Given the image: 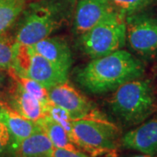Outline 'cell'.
Here are the masks:
<instances>
[{
    "mask_svg": "<svg viewBox=\"0 0 157 157\" xmlns=\"http://www.w3.org/2000/svg\"><path fill=\"white\" fill-rule=\"evenodd\" d=\"M142 61L122 49L93 60L79 68L75 78L78 85L93 94L116 90L121 85L143 76Z\"/></svg>",
    "mask_w": 157,
    "mask_h": 157,
    "instance_id": "cell-1",
    "label": "cell"
},
{
    "mask_svg": "<svg viewBox=\"0 0 157 157\" xmlns=\"http://www.w3.org/2000/svg\"><path fill=\"white\" fill-rule=\"evenodd\" d=\"M74 0H40L29 5L16 43L33 45L59 28L69 16Z\"/></svg>",
    "mask_w": 157,
    "mask_h": 157,
    "instance_id": "cell-2",
    "label": "cell"
},
{
    "mask_svg": "<svg viewBox=\"0 0 157 157\" xmlns=\"http://www.w3.org/2000/svg\"><path fill=\"white\" fill-rule=\"evenodd\" d=\"M111 109L124 123H142L156 111V97L153 85L148 79L141 78L130 80L114 90Z\"/></svg>",
    "mask_w": 157,
    "mask_h": 157,
    "instance_id": "cell-3",
    "label": "cell"
},
{
    "mask_svg": "<svg viewBox=\"0 0 157 157\" xmlns=\"http://www.w3.org/2000/svg\"><path fill=\"white\" fill-rule=\"evenodd\" d=\"M127 42L126 17L112 9L89 31L81 35L79 44L92 59L121 50Z\"/></svg>",
    "mask_w": 157,
    "mask_h": 157,
    "instance_id": "cell-4",
    "label": "cell"
},
{
    "mask_svg": "<svg viewBox=\"0 0 157 157\" xmlns=\"http://www.w3.org/2000/svg\"><path fill=\"white\" fill-rule=\"evenodd\" d=\"M73 141L94 156L115 154L120 130L105 118H88L72 121Z\"/></svg>",
    "mask_w": 157,
    "mask_h": 157,
    "instance_id": "cell-5",
    "label": "cell"
},
{
    "mask_svg": "<svg viewBox=\"0 0 157 157\" xmlns=\"http://www.w3.org/2000/svg\"><path fill=\"white\" fill-rule=\"evenodd\" d=\"M11 75L32 78L46 89L67 81L68 73L57 67L35 52L32 45L14 44V59Z\"/></svg>",
    "mask_w": 157,
    "mask_h": 157,
    "instance_id": "cell-6",
    "label": "cell"
},
{
    "mask_svg": "<svg viewBox=\"0 0 157 157\" xmlns=\"http://www.w3.org/2000/svg\"><path fill=\"white\" fill-rule=\"evenodd\" d=\"M127 42L138 56L150 59L157 55V15L142 11L126 16Z\"/></svg>",
    "mask_w": 157,
    "mask_h": 157,
    "instance_id": "cell-7",
    "label": "cell"
},
{
    "mask_svg": "<svg viewBox=\"0 0 157 157\" xmlns=\"http://www.w3.org/2000/svg\"><path fill=\"white\" fill-rule=\"evenodd\" d=\"M48 95L50 101L66 110L73 121L91 117L96 111L92 103L67 81L51 87Z\"/></svg>",
    "mask_w": 157,
    "mask_h": 157,
    "instance_id": "cell-8",
    "label": "cell"
},
{
    "mask_svg": "<svg viewBox=\"0 0 157 157\" xmlns=\"http://www.w3.org/2000/svg\"><path fill=\"white\" fill-rule=\"evenodd\" d=\"M121 144L128 149L157 155V116L126 133L121 138Z\"/></svg>",
    "mask_w": 157,
    "mask_h": 157,
    "instance_id": "cell-9",
    "label": "cell"
},
{
    "mask_svg": "<svg viewBox=\"0 0 157 157\" xmlns=\"http://www.w3.org/2000/svg\"><path fill=\"white\" fill-rule=\"evenodd\" d=\"M110 0H78L75 10L74 28L82 35L112 10Z\"/></svg>",
    "mask_w": 157,
    "mask_h": 157,
    "instance_id": "cell-10",
    "label": "cell"
},
{
    "mask_svg": "<svg viewBox=\"0 0 157 157\" xmlns=\"http://www.w3.org/2000/svg\"><path fill=\"white\" fill-rule=\"evenodd\" d=\"M35 52L57 67L67 73L73 64L72 53L67 43L59 38H45L32 45Z\"/></svg>",
    "mask_w": 157,
    "mask_h": 157,
    "instance_id": "cell-11",
    "label": "cell"
},
{
    "mask_svg": "<svg viewBox=\"0 0 157 157\" xmlns=\"http://www.w3.org/2000/svg\"><path fill=\"white\" fill-rule=\"evenodd\" d=\"M4 121L13 140V144L17 148L23 140L34 133L40 131L36 121L23 117L13 109L6 107L4 113Z\"/></svg>",
    "mask_w": 157,
    "mask_h": 157,
    "instance_id": "cell-12",
    "label": "cell"
},
{
    "mask_svg": "<svg viewBox=\"0 0 157 157\" xmlns=\"http://www.w3.org/2000/svg\"><path fill=\"white\" fill-rule=\"evenodd\" d=\"M11 103L14 111L33 121H37L45 116L41 103L24 90L17 81L12 92Z\"/></svg>",
    "mask_w": 157,
    "mask_h": 157,
    "instance_id": "cell-13",
    "label": "cell"
},
{
    "mask_svg": "<svg viewBox=\"0 0 157 157\" xmlns=\"http://www.w3.org/2000/svg\"><path fill=\"white\" fill-rule=\"evenodd\" d=\"M54 146L41 130L24 140L18 147L21 157H52Z\"/></svg>",
    "mask_w": 157,
    "mask_h": 157,
    "instance_id": "cell-14",
    "label": "cell"
},
{
    "mask_svg": "<svg viewBox=\"0 0 157 157\" xmlns=\"http://www.w3.org/2000/svg\"><path fill=\"white\" fill-rule=\"evenodd\" d=\"M36 122L40 130L50 139L54 147L63 148L69 151H79L78 147L73 144L70 140L67 131L52 118L45 115Z\"/></svg>",
    "mask_w": 157,
    "mask_h": 157,
    "instance_id": "cell-15",
    "label": "cell"
},
{
    "mask_svg": "<svg viewBox=\"0 0 157 157\" xmlns=\"http://www.w3.org/2000/svg\"><path fill=\"white\" fill-rule=\"evenodd\" d=\"M24 6L25 0H0V35L15 22Z\"/></svg>",
    "mask_w": 157,
    "mask_h": 157,
    "instance_id": "cell-16",
    "label": "cell"
},
{
    "mask_svg": "<svg viewBox=\"0 0 157 157\" xmlns=\"http://www.w3.org/2000/svg\"><path fill=\"white\" fill-rule=\"evenodd\" d=\"M110 4L113 10L126 17L156 6L157 0H110Z\"/></svg>",
    "mask_w": 157,
    "mask_h": 157,
    "instance_id": "cell-17",
    "label": "cell"
},
{
    "mask_svg": "<svg viewBox=\"0 0 157 157\" xmlns=\"http://www.w3.org/2000/svg\"><path fill=\"white\" fill-rule=\"evenodd\" d=\"M45 115H47L59 123L67 133L70 140L73 139V128H72V119L70 118L68 113L60 107L55 105L52 101H49L43 107ZM73 142V141H72Z\"/></svg>",
    "mask_w": 157,
    "mask_h": 157,
    "instance_id": "cell-18",
    "label": "cell"
},
{
    "mask_svg": "<svg viewBox=\"0 0 157 157\" xmlns=\"http://www.w3.org/2000/svg\"><path fill=\"white\" fill-rule=\"evenodd\" d=\"M11 77L15 78L19 84L21 85L24 90H25L29 94L33 96L36 100L41 103L42 107H44L50 101L48 90L40 85L36 80L32 78H25V77H17L15 75H11Z\"/></svg>",
    "mask_w": 157,
    "mask_h": 157,
    "instance_id": "cell-19",
    "label": "cell"
},
{
    "mask_svg": "<svg viewBox=\"0 0 157 157\" xmlns=\"http://www.w3.org/2000/svg\"><path fill=\"white\" fill-rule=\"evenodd\" d=\"M14 45H10L7 41L0 39V67L10 69L13 65Z\"/></svg>",
    "mask_w": 157,
    "mask_h": 157,
    "instance_id": "cell-20",
    "label": "cell"
},
{
    "mask_svg": "<svg viewBox=\"0 0 157 157\" xmlns=\"http://www.w3.org/2000/svg\"><path fill=\"white\" fill-rule=\"evenodd\" d=\"M52 157H91L81 151H69L63 148H54Z\"/></svg>",
    "mask_w": 157,
    "mask_h": 157,
    "instance_id": "cell-21",
    "label": "cell"
},
{
    "mask_svg": "<svg viewBox=\"0 0 157 157\" xmlns=\"http://www.w3.org/2000/svg\"><path fill=\"white\" fill-rule=\"evenodd\" d=\"M5 80V73H4V68L0 67V87L3 86V82Z\"/></svg>",
    "mask_w": 157,
    "mask_h": 157,
    "instance_id": "cell-22",
    "label": "cell"
},
{
    "mask_svg": "<svg viewBox=\"0 0 157 157\" xmlns=\"http://www.w3.org/2000/svg\"><path fill=\"white\" fill-rule=\"evenodd\" d=\"M128 157H157V155H145V154H142V155H131Z\"/></svg>",
    "mask_w": 157,
    "mask_h": 157,
    "instance_id": "cell-23",
    "label": "cell"
}]
</instances>
